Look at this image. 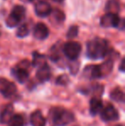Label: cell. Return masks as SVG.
I'll list each match as a JSON object with an SVG mask.
<instances>
[{
	"label": "cell",
	"instance_id": "2e32d148",
	"mask_svg": "<svg viewBox=\"0 0 125 126\" xmlns=\"http://www.w3.org/2000/svg\"><path fill=\"white\" fill-rule=\"evenodd\" d=\"M111 99L117 102L124 103V93L123 89L119 87L115 88L111 92Z\"/></svg>",
	"mask_w": 125,
	"mask_h": 126
},
{
	"label": "cell",
	"instance_id": "4316f807",
	"mask_svg": "<svg viewBox=\"0 0 125 126\" xmlns=\"http://www.w3.org/2000/svg\"><path fill=\"white\" fill-rule=\"evenodd\" d=\"M55 2H63V0H54Z\"/></svg>",
	"mask_w": 125,
	"mask_h": 126
},
{
	"label": "cell",
	"instance_id": "8992f818",
	"mask_svg": "<svg viewBox=\"0 0 125 126\" xmlns=\"http://www.w3.org/2000/svg\"><path fill=\"white\" fill-rule=\"evenodd\" d=\"M100 25L105 28H117L120 29L124 28V20L120 18L118 15L112 13H106L100 19Z\"/></svg>",
	"mask_w": 125,
	"mask_h": 126
},
{
	"label": "cell",
	"instance_id": "3957f363",
	"mask_svg": "<svg viewBox=\"0 0 125 126\" xmlns=\"http://www.w3.org/2000/svg\"><path fill=\"white\" fill-rule=\"evenodd\" d=\"M50 121L53 126H66L74 122L73 112L63 107H53L49 112Z\"/></svg>",
	"mask_w": 125,
	"mask_h": 126
},
{
	"label": "cell",
	"instance_id": "5bb4252c",
	"mask_svg": "<svg viewBox=\"0 0 125 126\" xmlns=\"http://www.w3.org/2000/svg\"><path fill=\"white\" fill-rule=\"evenodd\" d=\"M46 120L40 110L34 111L30 116V124L32 126H45Z\"/></svg>",
	"mask_w": 125,
	"mask_h": 126
},
{
	"label": "cell",
	"instance_id": "9a60e30c",
	"mask_svg": "<svg viewBox=\"0 0 125 126\" xmlns=\"http://www.w3.org/2000/svg\"><path fill=\"white\" fill-rule=\"evenodd\" d=\"M103 109V102L99 98H94L91 99L90 100V106H89V110H90V113L93 116H95L98 113H99Z\"/></svg>",
	"mask_w": 125,
	"mask_h": 126
},
{
	"label": "cell",
	"instance_id": "52a82bcc",
	"mask_svg": "<svg viewBox=\"0 0 125 126\" xmlns=\"http://www.w3.org/2000/svg\"><path fill=\"white\" fill-rule=\"evenodd\" d=\"M82 51V46L75 41H69L63 46V52L67 58L71 61H75L80 56Z\"/></svg>",
	"mask_w": 125,
	"mask_h": 126
},
{
	"label": "cell",
	"instance_id": "9c48e42d",
	"mask_svg": "<svg viewBox=\"0 0 125 126\" xmlns=\"http://www.w3.org/2000/svg\"><path fill=\"white\" fill-rule=\"evenodd\" d=\"M100 117L105 122L116 121L119 118V113L112 105H108L100 111Z\"/></svg>",
	"mask_w": 125,
	"mask_h": 126
},
{
	"label": "cell",
	"instance_id": "484cf974",
	"mask_svg": "<svg viewBox=\"0 0 125 126\" xmlns=\"http://www.w3.org/2000/svg\"><path fill=\"white\" fill-rule=\"evenodd\" d=\"M22 1L27 2V3H28V2H32V1H33V0H22Z\"/></svg>",
	"mask_w": 125,
	"mask_h": 126
},
{
	"label": "cell",
	"instance_id": "f1b7e54d",
	"mask_svg": "<svg viewBox=\"0 0 125 126\" xmlns=\"http://www.w3.org/2000/svg\"><path fill=\"white\" fill-rule=\"evenodd\" d=\"M117 126H123L122 125H117Z\"/></svg>",
	"mask_w": 125,
	"mask_h": 126
},
{
	"label": "cell",
	"instance_id": "83f0119b",
	"mask_svg": "<svg viewBox=\"0 0 125 126\" xmlns=\"http://www.w3.org/2000/svg\"><path fill=\"white\" fill-rule=\"evenodd\" d=\"M1 33H2V31H1V28H0V35H1Z\"/></svg>",
	"mask_w": 125,
	"mask_h": 126
},
{
	"label": "cell",
	"instance_id": "ba28073f",
	"mask_svg": "<svg viewBox=\"0 0 125 126\" xmlns=\"http://www.w3.org/2000/svg\"><path fill=\"white\" fill-rule=\"evenodd\" d=\"M0 94L5 98L13 97L16 94V87L15 83L6 78L0 77Z\"/></svg>",
	"mask_w": 125,
	"mask_h": 126
},
{
	"label": "cell",
	"instance_id": "d6986e66",
	"mask_svg": "<svg viewBox=\"0 0 125 126\" xmlns=\"http://www.w3.org/2000/svg\"><path fill=\"white\" fill-rule=\"evenodd\" d=\"M49 58L53 62H57L60 59V48H59V47L57 45H55L52 47V49L50 50V53H49Z\"/></svg>",
	"mask_w": 125,
	"mask_h": 126
},
{
	"label": "cell",
	"instance_id": "7a4b0ae2",
	"mask_svg": "<svg viewBox=\"0 0 125 126\" xmlns=\"http://www.w3.org/2000/svg\"><path fill=\"white\" fill-rule=\"evenodd\" d=\"M112 70H113V61L112 59H108L101 64L87 66L83 71V75L89 79H98L110 75Z\"/></svg>",
	"mask_w": 125,
	"mask_h": 126
},
{
	"label": "cell",
	"instance_id": "603a6c76",
	"mask_svg": "<svg viewBox=\"0 0 125 126\" xmlns=\"http://www.w3.org/2000/svg\"><path fill=\"white\" fill-rule=\"evenodd\" d=\"M78 32H79V28L78 26H72L69 28L68 32H67V37L69 39H73L75 37H76L78 35Z\"/></svg>",
	"mask_w": 125,
	"mask_h": 126
},
{
	"label": "cell",
	"instance_id": "cb8c5ba5",
	"mask_svg": "<svg viewBox=\"0 0 125 126\" xmlns=\"http://www.w3.org/2000/svg\"><path fill=\"white\" fill-rule=\"evenodd\" d=\"M69 81V78L67 75H61L57 77V79L56 80V83L57 85H62V86H65L67 85Z\"/></svg>",
	"mask_w": 125,
	"mask_h": 126
},
{
	"label": "cell",
	"instance_id": "30bf717a",
	"mask_svg": "<svg viewBox=\"0 0 125 126\" xmlns=\"http://www.w3.org/2000/svg\"><path fill=\"white\" fill-rule=\"evenodd\" d=\"M35 14L40 17H46L52 14V6L45 1H40L35 5Z\"/></svg>",
	"mask_w": 125,
	"mask_h": 126
},
{
	"label": "cell",
	"instance_id": "4fadbf2b",
	"mask_svg": "<svg viewBox=\"0 0 125 126\" xmlns=\"http://www.w3.org/2000/svg\"><path fill=\"white\" fill-rule=\"evenodd\" d=\"M36 78L40 82H45L49 81L51 78V69L47 63L43 66L38 68V71L36 73Z\"/></svg>",
	"mask_w": 125,
	"mask_h": 126
},
{
	"label": "cell",
	"instance_id": "8fae6325",
	"mask_svg": "<svg viewBox=\"0 0 125 126\" xmlns=\"http://www.w3.org/2000/svg\"><path fill=\"white\" fill-rule=\"evenodd\" d=\"M33 37L36 40H43L49 36V29L45 24L39 22L33 28Z\"/></svg>",
	"mask_w": 125,
	"mask_h": 126
},
{
	"label": "cell",
	"instance_id": "44dd1931",
	"mask_svg": "<svg viewBox=\"0 0 125 126\" xmlns=\"http://www.w3.org/2000/svg\"><path fill=\"white\" fill-rule=\"evenodd\" d=\"M29 33V28L27 26V24H22L18 27L16 31V36L19 38H24Z\"/></svg>",
	"mask_w": 125,
	"mask_h": 126
},
{
	"label": "cell",
	"instance_id": "d4e9b609",
	"mask_svg": "<svg viewBox=\"0 0 125 126\" xmlns=\"http://www.w3.org/2000/svg\"><path fill=\"white\" fill-rule=\"evenodd\" d=\"M119 69H120V70L122 72L124 71V59L123 58L122 61H121V63H120V67H119Z\"/></svg>",
	"mask_w": 125,
	"mask_h": 126
},
{
	"label": "cell",
	"instance_id": "ffe728a7",
	"mask_svg": "<svg viewBox=\"0 0 125 126\" xmlns=\"http://www.w3.org/2000/svg\"><path fill=\"white\" fill-rule=\"evenodd\" d=\"M9 125L10 126H23L24 125L23 118L19 114L14 115L13 118H11V120L9 122Z\"/></svg>",
	"mask_w": 125,
	"mask_h": 126
},
{
	"label": "cell",
	"instance_id": "277c9868",
	"mask_svg": "<svg viewBox=\"0 0 125 126\" xmlns=\"http://www.w3.org/2000/svg\"><path fill=\"white\" fill-rule=\"evenodd\" d=\"M26 15V10L22 5H16L13 8L10 15L6 19V26L8 28H15L18 26L24 19Z\"/></svg>",
	"mask_w": 125,
	"mask_h": 126
},
{
	"label": "cell",
	"instance_id": "e0dca14e",
	"mask_svg": "<svg viewBox=\"0 0 125 126\" xmlns=\"http://www.w3.org/2000/svg\"><path fill=\"white\" fill-rule=\"evenodd\" d=\"M105 10L107 11V13H112L118 15V12L120 11L119 2L117 0H110L107 3L106 7H105Z\"/></svg>",
	"mask_w": 125,
	"mask_h": 126
},
{
	"label": "cell",
	"instance_id": "5b68a950",
	"mask_svg": "<svg viewBox=\"0 0 125 126\" xmlns=\"http://www.w3.org/2000/svg\"><path fill=\"white\" fill-rule=\"evenodd\" d=\"M29 62L28 60H23L19 63L15 67H14L11 70L12 76L17 80L20 83H24L28 81L29 77Z\"/></svg>",
	"mask_w": 125,
	"mask_h": 126
},
{
	"label": "cell",
	"instance_id": "6da1fadb",
	"mask_svg": "<svg viewBox=\"0 0 125 126\" xmlns=\"http://www.w3.org/2000/svg\"><path fill=\"white\" fill-rule=\"evenodd\" d=\"M111 51L109 42L105 39L95 38L87 42V56L91 59H102Z\"/></svg>",
	"mask_w": 125,
	"mask_h": 126
},
{
	"label": "cell",
	"instance_id": "ac0fdd59",
	"mask_svg": "<svg viewBox=\"0 0 125 126\" xmlns=\"http://www.w3.org/2000/svg\"><path fill=\"white\" fill-rule=\"evenodd\" d=\"M46 63V58L45 55L40 54L39 52H33V65L34 67H40L43 66L44 64Z\"/></svg>",
	"mask_w": 125,
	"mask_h": 126
},
{
	"label": "cell",
	"instance_id": "7c38bea8",
	"mask_svg": "<svg viewBox=\"0 0 125 126\" xmlns=\"http://www.w3.org/2000/svg\"><path fill=\"white\" fill-rule=\"evenodd\" d=\"M14 107L11 104H7L2 108L0 111V123L1 124H9L14 116Z\"/></svg>",
	"mask_w": 125,
	"mask_h": 126
},
{
	"label": "cell",
	"instance_id": "7402d4cb",
	"mask_svg": "<svg viewBox=\"0 0 125 126\" xmlns=\"http://www.w3.org/2000/svg\"><path fill=\"white\" fill-rule=\"evenodd\" d=\"M52 16H53V19L57 22H63L65 20V15L63 11H61L60 10H54L53 11H52Z\"/></svg>",
	"mask_w": 125,
	"mask_h": 126
}]
</instances>
